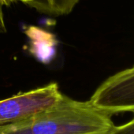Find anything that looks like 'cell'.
<instances>
[{
    "mask_svg": "<svg viewBox=\"0 0 134 134\" xmlns=\"http://www.w3.org/2000/svg\"><path fill=\"white\" fill-rule=\"evenodd\" d=\"M111 115L89 101L62 95L52 107L15 124L0 128V134H109Z\"/></svg>",
    "mask_w": 134,
    "mask_h": 134,
    "instance_id": "1",
    "label": "cell"
},
{
    "mask_svg": "<svg viewBox=\"0 0 134 134\" xmlns=\"http://www.w3.org/2000/svg\"><path fill=\"white\" fill-rule=\"evenodd\" d=\"M62 95L58 85L52 82L0 100V128L22 121L52 107Z\"/></svg>",
    "mask_w": 134,
    "mask_h": 134,
    "instance_id": "2",
    "label": "cell"
},
{
    "mask_svg": "<svg viewBox=\"0 0 134 134\" xmlns=\"http://www.w3.org/2000/svg\"><path fill=\"white\" fill-rule=\"evenodd\" d=\"M89 102L110 115L134 112V65L106 79Z\"/></svg>",
    "mask_w": 134,
    "mask_h": 134,
    "instance_id": "3",
    "label": "cell"
},
{
    "mask_svg": "<svg viewBox=\"0 0 134 134\" xmlns=\"http://www.w3.org/2000/svg\"><path fill=\"white\" fill-rule=\"evenodd\" d=\"M15 3H22L39 12L53 16V0H0L3 7Z\"/></svg>",
    "mask_w": 134,
    "mask_h": 134,
    "instance_id": "4",
    "label": "cell"
},
{
    "mask_svg": "<svg viewBox=\"0 0 134 134\" xmlns=\"http://www.w3.org/2000/svg\"><path fill=\"white\" fill-rule=\"evenodd\" d=\"M78 2L79 0H53V16L69 14Z\"/></svg>",
    "mask_w": 134,
    "mask_h": 134,
    "instance_id": "5",
    "label": "cell"
},
{
    "mask_svg": "<svg viewBox=\"0 0 134 134\" xmlns=\"http://www.w3.org/2000/svg\"><path fill=\"white\" fill-rule=\"evenodd\" d=\"M109 134H134V118L123 125H115Z\"/></svg>",
    "mask_w": 134,
    "mask_h": 134,
    "instance_id": "6",
    "label": "cell"
},
{
    "mask_svg": "<svg viewBox=\"0 0 134 134\" xmlns=\"http://www.w3.org/2000/svg\"><path fill=\"white\" fill-rule=\"evenodd\" d=\"M3 6L0 3V34L5 33L7 32V27L4 20V15L3 12Z\"/></svg>",
    "mask_w": 134,
    "mask_h": 134,
    "instance_id": "7",
    "label": "cell"
}]
</instances>
